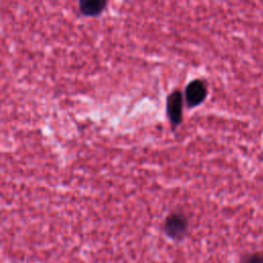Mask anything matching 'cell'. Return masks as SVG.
<instances>
[{"label":"cell","mask_w":263,"mask_h":263,"mask_svg":"<svg viewBox=\"0 0 263 263\" xmlns=\"http://www.w3.org/2000/svg\"><path fill=\"white\" fill-rule=\"evenodd\" d=\"M106 4L105 0H81L79 1V10L85 15H98Z\"/></svg>","instance_id":"277c9868"},{"label":"cell","mask_w":263,"mask_h":263,"mask_svg":"<svg viewBox=\"0 0 263 263\" xmlns=\"http://www.w3.org/2000/svg\"><path fill=\"white\" fill-rule=\"evenodd\" d=\"M187 228V221L182 214H171L164 223V230L166 234L172 237H180Z\"/></svg>","instance_id":"3957f363"},{"label":"cell","mask_w":263,"mask_h":263,"mask_svg":"<svg viewBox=\"0 0 263 263\" xmlns=\"http://www.w3.org/2000/svg\"><path fill=\"white\" fill-rule=\"evenodd\" d=\"M166 114L173 126H177L182 121L183 95L180 90L171 92L166 100Z\"/></svg>","instance_id":"7a4b0ae2"},{"label":"cell","mask_w":263,"mask_h":263,"mask_svg":"<svg viewBox=\"0 0 263 263\" xmlns=\"http://www.w3.org/2000/svg\"><path fill=\"white\" fill-rule=\"evenodd\" d=\"M247 263H263V258L261 256L255 255L253 257H251Z\"/></svg>","instance_id":"5b68a950"},{"label":"cell","mask_w":263,"mask_h":263,"mask_svg":"<svg viewBox=\"0 0 263 263\" xmlns=\"http://www.w3.org/2000/svg\"><path fill=\"white\" fill-rule=\"evenodd\" d=\"M208 93L206 85L200 79L191 80L185 88V100L189 107H195L200 105Z\"/></svg>","instance_id":"6da1fadb"}]
</instances>
